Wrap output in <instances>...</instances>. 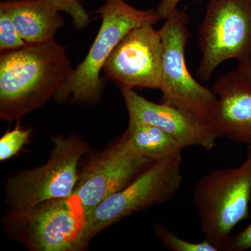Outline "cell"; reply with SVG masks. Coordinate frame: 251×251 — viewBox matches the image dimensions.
I'll use <instances>...</instances> for the list:
<instances>
[{
    "label": "cell",
    "instance_id": "6da1fadb",
    "mask_svg": "<svg viewBox=\"0 0 251 251\" xmlns=\"http://www.w3.org/2000/svg\"><path fill=\"white\" fill-rule=\"evenodd\" d=\"M74 69L66 48L53 39L2 52L0 57V119L20 121L55 97Z\"/></svg>",
    "mask_w": 251,
    "mask_h": 251
},
{
    "label": "cell",
    "instance_id": "7a4b0ae2",
    "mask_svg": "<svg viewBox=\"0 0 251 251\" xmlns=\"http://www.w3.org/2000/svg\"><path fill=\"white\" fill-rule=\"evenodd\" d=\"M2 225L9 237L31 251H81L92 239L87 212L72 197L8 211Z\"/></svg>",
    "mask_w": 251,
    "mask_h": 251
},
{
    "label": "cell",
    "instance_id": "3957f363",
    "mask_svg": "<svg viewBox=\"0 0 251 251\" xmlns=\"http://www.w3.org/2000/svg\"><path fill=\"white\" fill-rule=\"evenodd\" d=\"M102 23L88 53L56 95L57 101L92 105L101 98L100 71L117 44L131 29L160 21L156 10L136 9L125 0H105L97 11Z\"/></svg>",
    "mask_w": 251,
    "mask_h": 251
},
{
    "label": "cell",
    "instance_id": "277c9868",
    "mask_svg": "<svg viewBox=\"0 0 251 251\" xmlns=\"http://www.w3.org/2000/svg\"><path fill=\"white\" fill-rule=\"evenodd\" d=\"M206 240L226 251L232 229L249 217L251 199V152L237 168L214 170L198 181L193 191Z\"/></svg>",
    "mask_w": 251,
    "mask_h": 251
},
{
    "label": "cell",
    "instance_id": "5b68a950",
    "mask_svg": "<svg viewBox=\"0 0 251 251\" xmlns=\"http://www.w3.org/2000/svg\"><path fill=\"white\" fill-rule=\"evenodd\" d=\"M52 143L46 163L19 172L6 181L9 211L25 210L45 201L72 197L78 179L81 158L90 148L76 135L52 137Z\"/></svg>",
    "mask_w": 251,
    "mask_h": 251
},
{
    "label": "cell",
    "instance_id": "8992f818",
    "mask_svg": "<svg viewBox=\"0 0 251 251\" xmlns=\"http://www.w3.org/2000/svg\"><path fill=\"white\" fill-rule=\"evenodd\" d=\"M202 58L196 75L210 80L228 59L251 62V0H209L198 30Z\"/></svg>",
    "mask_w": 251,
    "mask_h": 251
},
{
    "label": "cell",
    "instance_id": "52a82bcc",
    "mask_svg": "<svg viewBox=\"0 0 251 251\" xmlns=\"http://www.w3.org/2000/svg\"><path fill=\"white\" fill-rule=\"evenodd\" d=\"M189 18L185 11L175 9L159 29L163 44L161 85L165 103L187 110L211 124L217 96L200 84L188 71L185 49L191 37Z\"/></svg>",
    "mask_w": 251,
    "mask_h": 251
},
{
    "label": "cell",
    "instance_id": "ba28073f",
    "mask_svg": "<svg viewBox=\"0 0 251 251\" xmlns=\"http://www.w3.org/2000/svg\"><path fill=\"white\" fill-rule=\"evenodd\" d=\"M181 161V154H178L154 162L129 184L87 213L91 238L135 213L171 201L182 184Z\"/></svg>",
    "mask_w": 251,
    "mask_h": 251
},
{
    "label": "cell",
    "instance_id": "9c48e42d",
    "mask_svg": "<svg viewBox=\"0 0 251 251\" xmlns=\"http://www.w3.org/2000/svg\"><path fill=\"white\" fill-rule=\"evenodd\" d=\"M154 162L135 152L126 132L80 170L72 197L87 213L105 198L126 187Z\"/></svg>",
    "mask_w": 251,
    "mask_h": 251
},
{
    "label": "cell",
    "instance_id": "30bf717a",
    "mask_svg": "<svg viewBox=\"0 0 251 251\" xmlns=\"http://www.w3.org/2000/svg\"><path fill=\"white\" fill-rule=\"evenodd\" d=\"M163 44L159 31L144 25L128 31L112 50L103 68L122 88L158 89L161 85Z\"/></svg>",
    "mask_w": 251,
    "mask_h": 251
},
{
    "label": "cell",
    "instance_id": "8fae6325",
    "mask_svg": "<svg viewBox=\"0 0 251 251\" xmlns=\"http://www.w3.org/2000/svg\"><path fill=\"white\" fill-rule=\"evenodd\" d=\"M129 122L156 127L173 137L185 148L199 146L207 151L221 138L209 122L168 103H156L131 88H122Z\"/></svg>",
    "mask_w": 251,
    "mask_h": 251
},
{
    "label": "cell",
    "instance_id": "7c38bea8",
    "mask_svg": "<svg viewBox=\"0 0 251 251\" xmlns=\"http://www.w3.org/2000/svg\"><path fill=\"white\" fill-rule=\"evenodd\" d=\"M217 104L211 125L220 137L239 143H251V86L234 69L213 86Z\"/></svg>",
    "mask_w": 251,
    "mask_h": 251
},
{
    "label": "cell",
    "instance_id": "4fadbf2b",
    "mask_svg": "<svg viewBox=\"0 0 251 251\" xmlns=\"http://www.w3.org/2000/svg\"><path fill=\"white\" fill-rule=\"evenodd\" d=\"M12 19L21 38L27 44L53 39L64 25L60 11L46 0H4L0 4Z\"/></svg>",
    "mask_w": 251,
    "mask_h": 251
},
{
    "label": "cell",
    "instance_id": "5bb4252c",
    "mask_svg": "<svg viewBox=\"0 0 251 251\" xmlns=\"http://www.w3.org/2000/svg\"><path fill=\"white\" fill-rule=\"evenodd\" d=\"M125 132L135 152L153 162L181 154L185 149L171 135L153 126L129 122Z\"/></svg>",
    "mask_w": 251,
    "mask_h": 251
},
{
    "label": "cell",
    "instance_id": "9a60e30c",
    "mask_svg": "<svg viewBox=\"0 0 251 251\" xmlns=\"http://www.w3.org/2000/svg\"><path fill=\"white\" fill-rule=\"evenodd\" d=\"M154 233L163 245L173 251H218L214 246L204 239L201 242H191L184 240L173 233L164 225L156 224L153 226Z\"/></svg>",
    "mask_w": 251,
    "mask_h": 251
},
{
    "label": "cell",
    "instance_id": "2e32d148",
    "mask_svg": "<svg viewBox=\"0 0 251 251\" xmlns=\"http://www.w3.org/2000/svg\"><path fill=\"white\" fill-rule=\"evenodd\" d=\"M31 134V130L23 128L18 121L14 129L7 130L0 138V161L16 156L28 143Z\"/></svg>",
    "mask_w": 251,
    "mask_h": 251
},
{
    "label": "cell",
    "instance_id": "e0dca14e",
    "mask_svg": "<svg viewBox=\"0 0 251 251\" xmlns=\"http://www.w3.org/2000/svg\"><path fill=\"white\" fill-rule=\"evenodd\" d=\"M28 44L21 36L9 14L0 9V50L1 52L23 49Z\"/></svg>",
    "mask_w": 251,
    "mask_h": 251
},
{
    "label": "cell",
    "instance_id": "ac0fdd59",
    "mask_svg": "<svg viewBox=\"0 0 251 251\" xmlns=\"http://www.w3.org/2000/svg\"><path fill=\"white\" fill-rule=\"evenodd\" d=\"M59 11H64L72 17L74 25L82 29L90 23L89 15L82 7L79 0H46Z\"/></svg>",
    "mask_w": 251,
    "mask_h": 251
},
{
    "label": "cell",
    "instance_id": "d6986e66",
    "mask_svg": "<svg viewBox=\"0 0 251 251\" xmlns=\"http://www.w3.org/2000/svg\"><path fill=\"white\" fill-rule=\"evenodd\" d=\"M251 249V223L244 230L229 239L226 251H245Z\"/></svg>",
    "mask_w": 251,
    "mask_h": 251
},
{
    "label": "cell",
    "instance_id": "ffe728a7",
    "mask_svg": "<svg viewBox=\"0 0 251 251\" xmlns=\"http://www.w3.org/2000/svg\"><path fill=\"white\" fill-rule=\"evenodd\" d=\"M181 0H161L156 11L160 19L166 20L168 16L176 9V6Z\"/></svg>",
    "mask_w": 251,
    "mask_h": 251
},
{
    "label": "cell",
    "instance_id": "44dd1931",
    "mask_svg": "<svg viewBox=\"0 0 251 251\" xmlns=\"http://www.w3.org/2000/svg\"><path fill=\"white\" fill-rule=\"evenodd\" d=\"M235 70L239 72L251 86V62L246 64H238Z\"/></svg>",
    "mask_w": 251,
    "mask_h": 251
},
{
    "label": "cell",
    "instance_id": "7402d4cb",
    "mask_svg": "<svg viewBox=\"0 0 251 251\" xmlns=\"http://www.w3.org/2000/svg\"><path fill=\"white\" fill-rule=\"evenodd\" d=\"M248 151H251V143L248 145Z\"/></svg>",
    "mask_w": 251,
    "mask_h": 251
}]
</instances>
